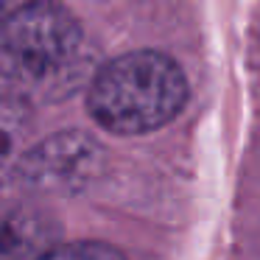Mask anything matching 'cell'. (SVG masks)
Wrapping results in <instances>:
<instances>
[{"mask_svg": "<svg viewBox=\"0 0 260 260\" xmlns=\"http://www.w3.org/2000/svg\"><path fill=\"white\" fill-rule=\"evenodd\" d=\"M90 76V51L79 20L56 0H31L3 25V84L20 101H51Z\"/></svg>", "mask_w": 260, "mask_h": 260, "instance_id": "obj_1", "label": "cell"}, {"mask_svg": "<svg viewBox=\"0 0 260 260\" xmlns=\"http://www.w3.org/2000/svg\"><path fill=\"white\" fill-rule=\"evenodd\" d=\"M187 79L179 62L159 51H132L92 73L87 109L101 129L120 137L148 135L182 112Z\"/></svg>", "mask_w": 260, "mask_h": 260, "instance_id": "obj_2", "label": "cell"}, {"mask_svg": "<svg viewBox=\"0 0 260 260\" xmlns=\"http://www.w3.org/2000/svg\"><path fill=\"white\" fill-rule=\"evenodd\" d=\"M104 151L87 132H59L31 146L20 157L14 176L34 193H73L90 185L101 168Z\"/></svg>", "mask_w": 260, "mask_h": 260, "instance_id": "obj_3", "label": "cell"}, {"mask_svg": "<svg viewBox=\"0 0 260 260\" xmlns=\"http://www.w3.org/2000/svg\"><path fill=\"white\" fill-rule=\"evenodd\" d=\"M59 246V224L37 207L12 204L3 215V260H45Z\"/></svg>", "mask_w": 260, "mask_h": 260, "instance_id": "obj_4", "label": "cell"}, {"mask_svg": "<svg viewBox=\"0 0 260 260\" xmlns=\"http://www.w3.org/2000/svg\"><path fill=\"white\" fill-rule=\"evenodd\" d=\"M45 260H126V254L101 241H73L59 243Z\"/></svg>", "mask_w": 260, "mask_h": 260, "instance_id": "obj_5", "label": "cell"}]
</instances>
